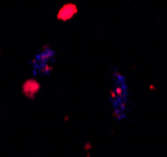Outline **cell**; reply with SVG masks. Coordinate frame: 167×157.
Returning <instances> with one entry per match:
<instances>
[{
    "label": "cell",
    "mask_w": 167,
    "mask_h": 157,
    "mask_svg": "<svg viewBox=\"0 0 167 157\" xmlns=\"http://www.w3.org/2000/svg\"><path fill=\"white\" fill-rule=\"evenodd\" d=\"M77 12H78V9L74 4H67L59 10V13H58V18L62 19V20H67V19H71Z\"/></svg>",
    "instance_id": "obj_1"
}]
</instances>
